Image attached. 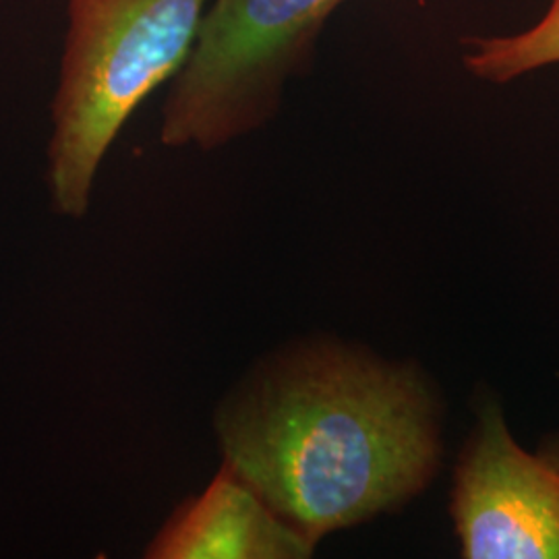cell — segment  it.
Instances as JSON below:
<instances>
[{
	"label": "cell",
	"mask_w": 559,
	"mask_h": 559,
	"mask_svg": "<svg viewBox=\"0 0 559 559\" xmlns=\"http://www.w3.org/2000/svg\"><path fill=\"white\" fill-rule=\"evenodd\" d=\"M224 464L309 545L417 498L440 466L415 369L318 344L276 357L216 415Z\"/></svg>",
	"instance_id": "obj_1"
},
{
	"label": "cell",
	"mask_w": 559,
	"mask_h": 559,
	"mask_svg": "<svg viewBox=\"0 0 559 559\" xmlns=\"http://www.w3.org/2000/svg\"><path fill=\"white\" fill-rule=\"evenodd\" d=\"M207 2L67 0L48 143V187L59 214L85 216L104 156L145 98L179 73Z\"/></svg>",
	"instance_id": "obj_2"
},
{
	"label": "cell",
	"mask_w": 559,
	"mask_h": 559,
	"mask_svg": "<svg viewBox=\"0 0 559 559\" xmlns=\"http://www.w3.org/2000/svg\"><path fill=\"white\" fill-rule=\"evenodd\" d=\"M344 0H210L170 81L160 141L212 152L263 127Z\"/></svg>",
	"instance_id": "obj_3"
},
{
	"label": "cell",
	"mask_w": 559,
	"mask_h": 559,
	"mask_svg": "<svg viewBox=\"0 0 559 559\" xmlns=\"http://www.w3.org/2000/svg\"><path fill=\"white\" fill-rule=\"evenodd\" d=\"M462 558L559 559V443L526 452L498 404H483L454 473Z\"/></svg>",
	"instance_id": "obj_4"
},
{
	"label": "cell",
	"mask_w": 559,
	"mask_h": 559,
	"mask_svg": "<svg viewBox=\"0 0 559 559\" xmlns=\"http://www.w3.org/2000/svg\"><path fill=\"white\" fill-rule=\"evenodd\" d=\"M313 551L247 480L222 464L207 489L162 526L145 558L300 559Z\"/></svg>",
	"instance_id": "obj_5"
},
{
	"label": "cell",
	"mask_w": 559,
	"mask_h": 559,
	"mask_svg": "<svg viewBox=\"0 0 559 559\" xmlns=\"http://www.w3.org/2000/svg\"><path fill=\"white\" fill-rule=\"evenodd\" d=\"M466 69L480 80L508 83L524 73L559 62V0L533 27L514 36L468 38Z\"/></svg>",
	"instance_id": "obj_6"
}]
</instances>
